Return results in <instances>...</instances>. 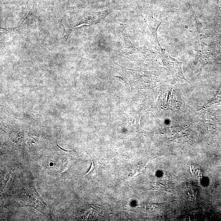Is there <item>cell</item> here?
<instances>
[{
  "label": "cell",
  "mask_w": 221,
  "mask_h": 221,
  "mask_svg": "<svg viewBox=\"0 0 221 221\" xmlns=\"http://www.w3.org/2000/svg\"><path fill=\"white\" fill-rule=\"evenodd\" d=\"M94 164L93 163V162H92V165H91V168H90L89 171L87 173V175H88V174H91V173H92V172L94 171Z\"/></svg>",
  "instance_id": "6da1fadb"
}]
</instances>
